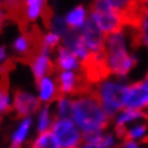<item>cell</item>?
I'll list each match as a JSON object with an SVG mask.
<instances>
[{"label":"cell","mask_w":148,"mask_h":148,"mask_svg":"<svg viewBox=\"0 0 148 148\" xmlns=\"http://www.w3.org/2000/svg\"><path fill=\"white\" fill-rule=\"evenodd\" d=\"M93 89L94 87L89 94L80 95L73 101L72 119L84 134L99 133L108 125V116Z\"/></svg>","instance_id":"cell-1"},{"label":"cell","mask_w":148,"mask_h":148,"mask_svg":"<svg viewBox=\"0 0 148 148\" xmlns=\"http://www.w3.org/2000/svg\"><path fill=\"white\" fill-rule=\"evenodd\" d=\"M104 51L110 73L124 77L136 64V58L129 55L125 49L123 32L104 35Z\"/></svg>","instance_id":"cell-2"},{"label":"cell","mask_w":148,"mask_h":148,"mask_svg":"<svg viewBox=\"0 0 148 148\" xmlns=\"http://www.w3.org/2000/svg\"><path fill=\"white\" fill-rule=\"evenodd\" d=\"M90 16L104 35L123 32V28L125 27L121 13L112 8L108 0H94Z\"/></svg>","instance_id":"cell-3"},{"label":"cell","mask_w":148,"mask_h":148,"mask_svg":"<svg viewBox=\"0 0 148 148\" xmlns=\"http://www.w3.org/2000/svg\"><path fill=\"white\" fill-rule=\"evenodd\" d=\"M127 92L128 87L113 82H103L94 87V94L108 117H113L118 109L124 108Z\"/></svg>","instance_id":"cell-4"},{"label":"cell","mask_w":148,"mask_h":148,"mask_svg":"<svg viewBox=\"0 0 148 148\" xmlns=\"http://www.w3.org/2000/svg\"><path fill=\"white\" fill-rule=\"evenodd\" d=\"M80 74L90 86H97L110 74L107 63L106 51L89 53V55L80 63Z\"/></svg>","instance_id":"cell-5"},{"label":"cell","mask_w":148,"mask_h":148,"mask_svg":"<svg viewBox=\"0 0 148 148\" xmlns=\"http://www.w3.org/2000/svg\"><path fill=\"white\" fill-rule=\"evenodd\" d=\"M51 132L57 137L62 148H78L80 146L82 134L72 119H55L51 124Z\"/></svg>","instance_id":"cell-6"},{"label":"cell","mask_w":148,"mask_h":148,"mask_svg":"<svg viewBox=\"0 0 148 148\" xmlns=\"http://www.w3.org/2000/svg\"><path fill=\"white\" fill-rule=\"evenodd\" d=\"M79 33L90 53H103L104 51V35L92 16L87 19L84 25L79 29Z\"/></svg>","instance_id":"cell-7"},{"label":"cell","mask_w":148,"mask_h":148,"mask_svg":"<svg viewBox=\"0 0 148 148\" xmlns=\"http://www.w3.org/2000/svg\"><path fill=\"white\" fill-rule=\"evenodd\" d=\"M148 107V75L142 82L128 87L124 102L125 110H140Z\"/></svg>","instance_id":"cell-8"},{"label":"cell","mask_w":148,"mask_h":148,"mask_svg":"<svg viewBox=\"0 0 148 148\" xmlns=\"http://www.w3.org/2000/svg\"><path fill=\"white\" fill-rule=\"evenodd\" d=\"M39 107V99L33 97L32 94L21 90H15L14 97V108L19 117H27L34 113Z\"/></svg>","instance_id":"cell-9"},{"label":"cell","mask_w":148,"mask_h":148,"mask_svg":"<svg viewBox=\"0 0 148 148\" xmlns=\"http://www.w3.org/2000/svg\"><path fill=\"white\" fill-rule=\"evenodd\" d=\"M146 9H144L143 18L140 20L139 27L136 30H131L132 33V43L134 47L146 45L148 47V0H143Z\"/></svg>","instance_id":"cell-10"},{"label":"cell","mask_w":148,"mask_h":148,"mask_svg":"<svg viewBox=\"0 0 148 148\" xmlns=\"http://www.w3.org/2000/svg\"><path fill=\"white\" fill-rule=\"evenodd\" d=\"M32 68H33L34 77L36 79V83H38L43 78H45V74H50L53 72L54 65L47 54H42L34 60V63L32 64Z\"/></svg>","instance_id":"cell-11"},{"label":"cell","mask_w":148,"mask_h":148,"mask_svg":"<svg viewBox=\"0 0 148 148\" xmlns=\"http://www.w3.org/2000/svg\"><path fill=\"white\" fill-rule=\"evenodd\" d=\"M57 68H58L57 70H64V72H69L70 69L78 68L77 57L69 49H66L65 47L59 48V50H58Z\"/></svg>","instance_id":"cell-12"},{"label":"cell","mask_w":148,"mask_h":148,"mask_svg":"<svg viewBox=\"0 0 148 148\" xmlns=\"http://www.w3.org/2000/svg\"><path fill=\"white\" fill-rule=\"evenodd\" d=\"M113 144L112 136H102L101 133L94 134H84L83 148H108Z\"/></svg>","instance_id":"cell-13"},{"label":"cell","mask_w":148,"mask_h":148,"mask_svg":"<svg viewBox=\"0 0 148 148\" xmlns=\"http://www.w3.org/2000/svg\"><path fill=\"white\" fill-rule=\"evenodd\" d=\"M40 90V99L44 102L53 101V99H59V94L57 90V86L51 82L49 78H43L40 82L36 83Z\"/></svg>","instance_id":"cell-14"},{"label":"cell","mask_w":148,"mask_h":148,"mask_svg":"<svg viewBox=\"0 0 148 148\" xmlns=\"http://www.w3.org/2000/svg\"><path fill=\"white\" fill-rule=\"evenodd\" d=\"M65 21L68 27L73 30H78L86 23V9L83 6H77L73 9L65 18Z\"/></svg>","instance_id":"cell-15"},{"label":"cell","mask_w":148,"mask_h":148,"mask_svg":"<svg viewBox=\"0 0 148 148\" xmlns=\"http://www.w3.org/2000/svg\"><path fill=\"white\" fill-rule=\"evenodd\" d=\"M32 148H62V147L58 142L57 137L53 134V132L47 131V132L40 133L36 137Z\"/></svg>","instance_id":"cell-16"},{"label":"cell","mask_w":148,"mask_h":148,"mask_svg":"<svg viewBox=\"0 0 148 148\" xmlns=\"http://www.w3.org/2000/svg\"><path fill=\"white\" fill-rule=\"evenodd\" d=\"M30 119L27 118V119H24V122L19 125V128L16 129V132L14 133L13 136V142H12V148H20V144L21 142L24 140L25 136H27V133L29 131V127H30Z\"/></svg>","instance_id":"cell-17"},{"label":"cell","mask_w":148,"mask_h":148,"mask_svg":"<svg viewBox=\"0 0 148 148\" xmlns=\"http://www.w3.org/2000/svg\"><path fill=\"white\" fill-rule=\"evenodd\" d=\"M139 118H147L148 119V114L140 112V110H125L118 117V121H117V125H123L128 122H132V121H136V119H139Z\"/></svg>","instance_id":"cell-18"},{"label":"cell","mask_w":148,"mask_h":148,"mask_svg":"<svg viewBox=\"0 0 148 148\" xmlns=\"http://www.w3.org/2000/svg\"><path fill=\"white\" fill-rule=\"evenodd\" d=\"M58 117L59 118H65V119H70L73 114V101H69L66 98H62L58 103Z\"/></svg>","instance_id":"cell-19"},{"label":"cell","mask_w":148,"mask_h":148,"mask_svg":"<svg viewBox=\"0 0 148 148\" xmlns=\"http://www.w3.org/2000/svg\"><path fill=\"white\" fill-rule=\"evenodd\" d=\"M50 125V116H49V108L45 107L39 114V121H38V129L40 133L47 132Z\"/></svg>","instance_id":"cell-20"},{"label":"cell","mask_w":148,"mask_h":148,"mask_svg":"<svg viewBox=\"0 0 148 148\" xmlns=\"http://www.w3.org/2000/svg\"><path fill=\"white\" fill-rule=\"evenodd\" d=\"M147 131V125L146 124H139L137 127H133L132 129H129L125 133L124 138L127 140H134V139H138L140 137L144 136V133Z\"/></svg>","instance_id":"cell-21"},{"label":"cell","mask_w":148,"mask_h":148,"mask_svg":"<svg viewBox=\"0 0 148 148\" xmlns=\"http://www.w3.org/2000/svg\"><path fill=\"white\" fill-rule=\"evenodd\" d=\"M108 1L114 10H117L118 13H123L133 0H108Z\"/></svg>","instance_id":"cell-22"},{"label":"cell","mask_w":148,"mask_h":148,"mask_svg":"<svg viewBox=\"0 0 148 148\" xmlns=\"http://www.w3.org/2000/svg\"><path fill=\"white\" fill-rule=\"evenodd\" d=\"M62 38L59 36L58 34H55V33H49V34L45 35V39H44V44H45V47L48 49H50V48H54L57 47V44L59 43V40Z\"/></svg>","instance_id":"cell-23"},{"label":"cell","mask_w":148,"mask_h":148,"mask_svg":"<svg viewBox=\"0 0 148 148\" xmlns=\"http://www.w3.org/2000/svg\"><path fill=\"white\" fill-rule=\"evenodd\" d=\"M124 148H138L136 142H133V140H127V142L124 143Z\"/></svg>","instance_id":"cell-24"},{"label":"cell","mask_w":148,"mask_h":148,"mask_svg":"<svg viewBox=\"0 0 148 148\" xmlns=\"http://www.w3.org/2000/svg\"><path fill=\"white\" fill-rule=\"evenodd\" d=\"M1 59H3V62H4V59H5V49L4 48H1Z\"/></svg>","instance_id":"cell-25"}]
</instances>
